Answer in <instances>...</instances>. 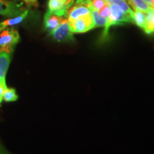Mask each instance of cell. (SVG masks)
Here are the masks:
<instances>
[{
  "mask_svg": "<svg viewBox=\"0 0 154 154\" xmlns=\"http://www.w3.org/2000/svg\"><path fill=\"white\" fill-rule=\"evenodd\" d=\"M109 6H110L111 13L107 19V23L104 26V31H103V35H102L103 39L109 34V31L111 26L122 24L124 23L133 22L131 17L128 14H127L126 13H125L121 8H119L118 6L114 5H109Z\"/></svg>",
  "mask_w": 154,
  "mask_h": 154,
  "instance_id": "obj_1",
  "label": "cell"
},
{
  "mask_svg": "<svg viewBox=\"0 0 154 154\" xmlns=\"http://www.w3.org/2000/svg\"><path fill=\"white\" fill-rule=\"evenodd\" d=\"M75 0H49L47 12L60 17H66Z\"/></svg>",
  "mask_w": 154,
  "mask_h": 154,
  "instance_id": "obj_2",
  "label": "cell"
},
{
  "mask_svg": "<svg viewBox=\"0 0 154 154\" xmlns=\"http://www.w3.org/2000/svg\"><path fill=\"white\" fill-rule=\"evenodd\" d=\"M14 47H0V84L7 87L5 77L11 61V56Z\"/></svg>",
  "mask_w": 154,
  "mask_h": 154,
  "instance_id": "obj_3",
  "label": "cell"
},
{
  "mask_svg": "<svg viewBox=\"0 0 154 154\" xmlns=\"http://www.w3.org/2000/svg\"><path fill=\"white\" fill-rule=\"evenodd\" d=\"M72 33H84L94 29V20L91 14L79 17L75 20L69 22Z\"/></svg>",
  "mask_w": 154,
  "mask_h": 154,
  "instance_id": "obj_4",
  "label": "cell"
},
{
  "mask_svg": "<svg viewBox=\"0 0 154 154\" xmlns=\"http://www.w3.org/2000/svg\"><path fill=\"white\" fill-rule=\"evenodd\" d=\"M72 31L70 29L69 21L67 19H63L59 26L50 35L57 42H71L74 41Z\"/></svg>",
  "mask_w": 154,
  "mask_h": 154,
  "instance_id": "obj_5",
  "label": "cell"
},
{
  "mask_svg": "<svg viewBox=\"0 0 154 154\" xmlns=\"http://www.w3.org/2000/svg\"><path fill=\"white\" fill-rule=\"evenodd\" d=\"M19 42L20 36L14 28H7L0 32V47H15Z\"/></svg>",
  "mask_w": 154,
  "mask_h": 154,
  "instance_id": "obj_6",
  "label": "cell"
},
{
  "mask_svg": "<svg viewBox=\"0 0 154 154\" xmlns=\"http://www.w3.org/2000/svg\"><path fill=\"white\" fill-rule=\"evenodd\" d=\"M22 4H18L16 0H0V15L14 17L22 14Z\"/></svg>",
  "mask_w": 154,
  "mask_h": 154,
  "instance_id": "obj_7",
  "label": "cell"
},
{
  "mask_svg": "<svg viewBox=\"0 0 154 154\" xmlns=\"http://www.w3.org/2000/svg\"><path fill=\"white\" fill-rule=\"evenodd\" d=\"M94 8L93 6H89L88 5L82 3L75 2L74 7L69 9L67 13V20L69 22L75 20L79 17L87 16L91 14V9Z\"/></svg>",
  "mask_w": 154,
  "mask_h": 154,
  "instance_id": "obj_8",
  "label": "cell"
},
{
  "mask_svg": "<svg viewBox=\"0 0 154 154\" xmlns=\"http://www.w3.org/2000/svg\"><path fill=\"white\" fill-rule=\"evenodd\" d=\"M63 19V17L46 12L44 18V26L48 34H51L61 24Z\"/></svg>",
  "mask_w": 154,
  "mask_h": 154,
  "instance_id": "obj_9",
  "label": "cell"
},
{
  "mask_svg": "<svg viewBox=\"0 0 154 154\" xmlns=\"http://www.w3.org/2000/svg\"><path fill=\"white\" fill-rule=\"evenodd\" d=\"M28 13L29 10L26 9V10L23 11L22 14H20L17 17H14V18L6 19V20L0 23V32H2L3 30L9 27V26H14V25L20 24V23L27 17Z\"/></svg>",
  "mask_w": 154,
  "mask_h": 154,
  "instance_id": "obj_10",
  "label": "cell"
},
{
  "mask_svg": "<svg viewBox=\"0 0 154 154\" xmlns=\"http://www.w3.org/2000/svg\"><path fill=\"white\" fill-rule=\"evenodd\" d=\"M128 3L134 10H139L143 12L148 13L151 11L153 8L149 6L144 0H128Z\"/></svg>",
  "mask_w": 154,
  "mask_h": 154,
  "instance_id": "obj_11",
  "label": "cell"
},
{
  "mask_svg": "<svg viewBox=\"0 0 154 154\" xmlns=\"http://www.w3.org/2000/svg\"><path fill=\"white\" fill-rule=\"evenodd\" d=\"M133 23L136 24L138 26L144 29L146 25V13L139 10H134L133 14Z\"/></svg>",
  "mask_w": 154,
  "mask_h": 154,
  "instance_id": "obj_12",
  "label": "cell"
},
{
  "mask_svg": "<svg viewBox=\"0 0 154 154\" xmlns=\"http://www.w3.org/2000/svg\"><path fill=\"white\" fill-rule=\"evenodd\" d=\"M105 1L106 2V3L109 4V5H114L118 6L119 8L122 9L125 13L129 15L131 18L133 17L134 11L131 9L129 5L126 2V0H105Z\"/></svg>",
  "mask_w": 154,
  "mask_h": 154,
  "instance_id": "obj_13",
  "label": "cell"
},
{
  "mask_svg": "<svg viewBox=\"0 0 154 154\" xmlns=\"http://www.w3.org/2000/svg\"><path fill=\"white\" fill-rule=\"evenodd\" d=\"M143 30L147 34L154 33V9L146 13V25Z\"/></svg>",
  "mask_w": 154,
  "mask_h": 154,
  "instance_id": "obj_14",
  "label": "cell"
},
{
  "mask_svg": "<svg viewBox=\"0 0 154 154\" xmlns=\"http://www.w3.org/2000/svg\"><path fill=\"white\" fill-rule=\"evenodd\" d=\"M91 16L94 20V28L96 27H101V26H105L107 23V19L104 17H102L99 14L98 11L93 8L91 9Z\"/></svg>",
  "mask_w": 154,
  "mask_h": 154,
  "instance_id": "obj_15",
  "label": "cell"
},
{
  "mask_svg": "<svg viewBox=\"0 0 154 154\" xmlns=\"http://www.w3.org/2000/svg\"><path fill=\"white\" fill-rule=\"evenodd\" d=\"M3 99L6 102L15 101L18 99L16 90L14 88H7L3 94Z\"/></svg>",
  "mask_w": 154,
  "mask_h": 154,
  "instance_id": "obj_16",
  "label": "cell"
},
{
  "mask_svg": "<svg viewBox=\"0 0 154 154\" xmlns=\"http://www.w3.org/2000/svg\"><path fill=\"white\" fill-rule=\"evenodd\" d=\"M98 12H99V14L101 15L102 17H104V18L108 19L111 13L110 6H109V4L107 3L103 8L100 9L99 11H98Z\"/></svg>",
  "mask_w": 154,
  "mask_h": 154,
  "instance_id": "obj_17",
  "label": "cell"
},
{
  "mask_svg": "<svg viewBox=\"0 0 154 154\" xmlns=\"http://www.w3.org/2000/svg\"><path fill=\"white\" fill-rule=\"evenodd\" d=\"M91 3L94 8L97 11H99L107 4L105 0H91Z\"/></svg>",
  "mask_w": 154,
  "mask_h": 154,
  "instance_id": "obj_18",
  "label": "cell"
},
{
  "mask_svg": "<svg viewBox=\"0 0 154 154\" xmlns=\"http://www.w3.org/2000/svg\"><path fill=\"white\" fill-rule=\"evenodd\" d=\"M7 88H6L2 84H0V106H1L2 101L3 100V94H4V91L7 89Z\"/></svg>",
  "mask_w": 154,
  "mask_h": 154,
  "instance_id": "obj_19",
  "label": "cell"
},
{
  "mask_svg": "<svg viewBox=\"0 0 154 154\" xmlns=\"http://www.w3.org/2000/svg\"><path fill=\"white\" fill-rule=\"evenodd\" d=\"M149 6H151L152 8L154 9V0H144Z\"/></svg>",
  "mask_w": 154,
  "mask_h": 154,
  "instance_id": "obj_20",
  "label": "cell"
},
{
  "mask_svg": "<svg viewBox=\"0 0 154 154\" xmlns=\"http://www.w3.org/2000/svg\"><path fill=\"white\" fill-rule=\"evenodd\" d=\"M24 1L27 4V5H32V4H34L36 2V0H24Z\"/></svg>",
  "mask_w": 154,
  "mask_h": 154,
  "instance_id": "obj_21",
  "label": "cell"
}]
</instances>
